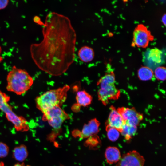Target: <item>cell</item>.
<instances>
[{
  "label": "cell",
  "mask_w": 166,
  "mask_h": 166,
  "mask_svg": "<svg viewBox=\"0 0 166 166\" xmlns=\"http://www.w3.org/2000/svg\"><path fill=\"white\" fill-rule=\"evenodd\" d=\"M42 25L43 39L31 45V57L43 71L52 76L60 75L74 60L75 31L68 17L55 12L47 15Z\"/></svg>",
  "instance_id": "cell-1"
},
{
  "label": "cell",
  "mask_w": 166,
  "mask_h": 166,
  "mask_svg": "<svg viewBox=\"0 0 166 166\" xmlns=\"http://www.w3.org/2000/svg\"><path fill=\"white\" fill-rule=\"evenodd\" d=\"M6 81L7 90L18 95L25 93L30 88L34 82L33 78L27 71L14 66L8 73Z\"/></svg>",
  "instance_id": "cell-2"
},
{
  "label": "cell",
  "mask_w": 166,
  "mask_h": 166,
  "mask_svg": "<svg viewBox=\"0 0 166 166\" xmlns=\"http://www.w3.org/2000/svg\"><path fill=\"white\" fill-rule=\"evenodd\" d=\"M70 87L66 85L56 89L47 91L37 97V108L42 112L55 106L61 107L65 101Z\"/></svg>",
  "instance_id": "cell-3"
},
{
  "label": "cell",
  "mask_w": 166,
  "mask_h": 166,
  "mask_svg": "<svg viewBox=\"0 0 166 166\" xmlns=\"http://www.w3.org/2000/svg\"><path fill=\"white\" fill-rule=\"evenodd\" d=\"M10 97L0 90V110L4 112L7 120L14 125L16 130L24 132L28 131L29 127L26 119L17 115L8 103Z\"/></svg>",
  "instance_id": "cell-4"
},
{
  "label": "cell",
  "mask_w": 166,
  "mask_h": 166,
  "mask_svg": "<svg viewBox=\"0 0 166 166\" xmlns=\"http://www.w3.org/2000/svg\"><path fill=\"white\" fill-rule=\"evenodd\" d=\"M42 119L47 121L54 128H60L63 122L70 118L69 115L60 106H55L42 112Z\"/></svg>",
  "instance_id": "cell-5"
},
{
  "label": "cell",
  "mask_w": 166,
  "mask_h": 166,
  "mask_svg": "<svg viewBox=\"0 0 166 166\" xmlns=\"http://www.w3.org/2000/svg\"><path fill=\"white\" fill-rule=\"evenodd\" d=\"M132 46L146 48L150 42L154 39V36L147 27L142 24L138 25L134 29L133 33Z\"/></svg>",
  "instance_id": "cell-6"
},
{
  "label": "cell",
  "mask_w": 166,
  "mask_h": 166,
  "mask_svg": "<svg viewBox=\"0 0 166 166\" xmlns=\"http://www.w3.org/2000/svg\"><path fill=\"white\" fill-rule=\"evenodd\" d=\"M120 94V91L115 84L100 87L97 92L98 99L104 105H106L109 100L118 99Z\"/></svg>",
  "instance_id": "cell-7"
},
{
  "label": "cell",
  "mask_w": 166,
  "mask_h": 166,
  "mask_svg": "<svg viewBox=\"0 0 166 166\" xmlns=\"http://www.w3.org/2000/svg\"><path fill=\"white\" fill-rule=\"evenodd\" d=\"M117 111L121 116L125 123L137 126L143 120L142 114L138 112L134 108L121 107Z\"/></svg>",
  "instance_id": "cell-8"
},
{
  "label": "cell",
  "mask_w": 166,
  "mask_h": 166,
  "mask_svg": "<svg viewBox=\"0 0 166 166\" xmlns=\"http://www.w3.org/2000/svg\"><path fill=\"white\" fill-rule=\"evenodd\" d=\"M144 157L136 150L124 154L116 166H144Z\"/></svg>",
  "instance_id": "cell-9"
},
{
  "label": "cell",
  "mask_w": 166,
  "mask_h": 166,
  "mask_svg": "<svg viewBox=\"0 0 166 166\" xmlns=\"http://www.w3.org/2000/svg\"><path fill=\"white\" fill-rule=\"evenodd\" d=\"M110 112L108 119L105 123V126H108L117 129L120 133L124 122L121 116L113 106L110 108Z\"/></svg>",
  "instance_id": "cell-10"
},
{
  "label": "cell",
  "mask_w": 166,
  "mask_h": 166,
  "mask_svg": "<svg viewBox=\"0 0 166 166\" xmlns=\"http://www.w3.org/2000/svg\"><path fill=\"white\" fill-rule=\"evenodd\" d=\"M77 103L73 105L72 110L74 112H78L81 106L86 107L90 105L92 101L91 95L85 90L78 91L76 95Z\"/></svg>",
  "instance_id": "cell-11"
},
{
  "label": "cell",
  "mask_w": 166,
  "mask_h": 166,
  "mask_svg": "<svg viewBox=\"0 0 166 166\" xmlns=\"http://www.w3.org/2000/svg\"><path fill=\"white\" fill-rule=\"evenodd\" d=\"M100 125L99 121L96 118L91 119L87 124H85L80 133L82 138H86L98 133Z\"/></svg>",
  "instance_id": "cell-12"
},
{
  "label": "cell",
  "mask_w": 166,
  "mask_h": 166,
  "mask_svg": "<svg viewBox=\"0 0 166 166\" xmlns=\"http://www.w3.org/2000/svg\"><path fill=\"white\" fill-rule=\"evenodd\" d=\"M105 156L107 162L109 164L118 162L121 158L120 151L115 147H107L105 151Z\"/></svg>",
  "instance_id": "cell-13"
},
{
  "label": "cell",
  "mask_w": 166,
  "mask_h": 166,
  "mask_svg": "<svg viewBox=\"0 0 166 166\" xmlns=\"http://www.w3.org/2000/svg\"><path fill=\"white\" fill-rule=\"evenodd\" d=\"M78 55L81 61L85 62H89L93 59L94 52L92 48L85 46H82L79 49Z\"/></svg>",
  "instance_id": "cell-14"
},
{
  "label": "cell",
  "mask_w": 166,
  "mask_h": 166,
  "mask_svg": "<svg viewBox=\"0 0 166 166\" xmlns=\"http://www.w3.org/2000/svg\"><path fill=\"white\" fill-rule=\"evenodd\" d=\"M28 151L26 146L24 145H21L15 147L13 151L14 158L19 162L24 161L27 157Z\"/></svg>",
  "instance_id": "cell-15"
},
{
  "label": "cell",
  "mask_w": 166,
  "mask_h": 166,
  "mask_svg": "<svg viewBox=\"0 0 166 166\" xmlns=\"http://www.w3.org/2000/svg\"><path fill=\"white\" fill-rule=\"evenodd\" d=\"M115 75L114 72L108 70L105 74L98 81L97 85L100 87L105 85L115 84Z\"/></svg>",
  "instance_id": "cell-16"
},
{
  "label": "cell",
  "mask_w": 166,
  "mask_h": 166,
  "mask_svg": "<svg viewBox=\"0 0 166 166\" xmlns=\"http://www.w3.org/2000/svg\"><path fill=\"white\" fill-rule=\"evenodd\" d=\"M162 52L157 48L151 49L147 55L148 60L154 64H159L162 61Z\"/></svg>",
  "instance_id": "cell-17"
},
{
  "label": "cell",
  "mask_w": 166,
  "mask_h": 166,
  "mask_svg": "<svg viewBox=\"0 0 166 166\" xmlns=\"http://www.w3.org/2000/svg\"><path fill=\"white\" fill-rule=\"evenodd\" d=\"M137 130L136 126L124 123L120 133L125 139L128 140H130L135 134Z\"/></svg>",
  "instance_id": "cell-18"
},
{
  "label": "cell",
  "mask_w": 166,
  "mask_h": 166,
  "mask_svg": "<svg viewBox=\"0 0 166 166\" xmlns=\"http://www.w3.org/2000/svg\"><path fill=\"white\" fill-rule=\"evenodd\" d=\"M138 77L142 81H148L151 79L153 76L152 70L150 68L145 66L141 67L138 70Z\"/></svg>",
  "instance_id": "cell-19"
},
{
  "label": "cell",
  "mask_w": 166,
  "mask_h": 166,
  "mask_svg": "<svg viewBox=\"0 0 166 166\" xmlns=\"http://www.w3.org/2000/svg\"><path fill=\"white\" fill-rule=\"evenodd\" d=\"M105 127L108 139L113 142L117 140L120 136V132L115 128L108 126Z\"/></svg>",
  "instance_id": "cell-20"
},
{
  "label": "cell",
  "mask_w": 166,
  "mask_h": 166,
  "mask_svg": "<svg viewBox=\"0 0 166 166\" xmlns=\"http://www.w3.org/2000/svg\"><path fill=\"white\" fill-rule=\"evenodd\" d=\"M154 75L158 80L163 81L166 79V68L163 66L157 67L154 71Z\"/></svg>",
  "instance_id": "cell-21"
},
{
  "label": "cell",
  "mask_w": 166,
  "mask_h": 166,
  "mask_svg": "<svg viewBox=\"0 0 166 166\" xmlns=\"http://www.w3.org/2000/svg\"><path fill=\"white\" fill-rule=\"evenodd\" d=\"M9 148L5 143L0 142V158L6 157L9 152Z\"/></svg>",
  "instance_id": "cell-22"
},
{
  "label": "cell",
  "mask_w": 166,
  "mask_h": 166,
  "mask_svg": "<svg viewBox=\"0 0 166 166\" xmlns=\"http://www.w3.org/2000/svg\"><path fill=\"white\" fill-rule=\"evenodd\" d=\"M8 0H0V10L3 9L6 7L9 3Z\"/></svg>",
  "instance_id": "cell-23"
},
{
  "label": "cell",
  "mask_w": 166,
  "mask_h": 166,
  "mask_svg": "<svg viewBox=\"0 0 166 166\" xmlns=\"http://www.w3.org/2000/svg\"><path fill=\"white\" fill-rule=\"evenodd\" d=\"M166 14H164L162 16L161 18L162 22L164 26H166Z\"/></svg>",
  "instance_id": "cell-24"
},
{
  "label": "cell",
  "mask_w": 166,
  "mask_h": 166,
  "mask_svg": "<svg viewBox=\"0 0 166 166\" xmlns=\"http://www.w3.org/2000/svg\"><path fill=\"white\" fill-rule=\"evenodd\" d=\"M2 52V48L1 46H0V62H1L3 60V57L1 55Z\"/></svg>",
  "instance_id": "cell-25"
},
{
  "label": "cell",
  "mask_w": 166,
  "mask_h": 166,
  "mask_svg": "<svg viewBox=\"0 0 166 166\" xmlns=\"http://www.w3.org/2000/svg\"><path fill=\"white\" fill-rule=\"evenodd\" d=\"M13 166H23V165L20 163H17Z\"/></svg>",
  "instance_id": "cell-26"
},
{
  "label": "cell",
  "mask_w": 166,
  "mask_h": 166,
  "mask_svg": "<svg viewBox=\"0 0 166 166\" xmlns=\"http://www.w3.org/2000/svg\"><path fill=\"white\" fill-rule=\"evenodd\" d=\"M0 166H4V163L2 162H0Z\"/></svg>",
  "instance_id": "cell-27"
}]
</instances>
